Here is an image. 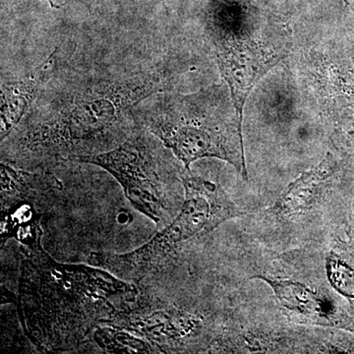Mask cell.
<instances>
[{
	"label": "cell",
	"mask_w": 354,
	"mask_h": 354,
	"mask_svg": "<svg viewBox=\"0 0 354 354\" xmlns=\"http://www.w3.org/2000/svg\"><path fill=\"white\" fill-rule=\"evenodd\" d=\"M272 286L277 297L286 308L317 325H330V309L318 295L307 286L292 281H279L258 276Z\"/></svg>",
	"instance_id": "cell-8"
},
{
	"label": "cell",
	"mask_w": 354,
	"mask_h": 354,
	"mask_svg": "<svg viewBox=\"0 0 354 354\" xmlns=\"http://www.w3.org/2000/svg\"><path fill=\"white\" fill-rule=\"evenodd\" d=\"M151 133L139 128L120 146L97 155L77 158L109 171L120 183L128 201L153 223L167 221V205L162 160Z\"/></svg>",
	"instance_id": "cell-5"
},
{
	"label": "cell",
	"mask_w": 354,
	"mask_h": 354,
	"mask_svg": "<svg viewBox=\"0 0 354 354\" xmlns=\"http://www.w3.org/2000/svg\"><path fill=\"white\" fill-rule=\"evenodd\" d=\"M158 85L153 75L88 84L59 100L60 104L32 124L21 147L38 157L71 162L113 150L134 130L133 109L155 94Z\"/></svg>",
	"instance_id": "cell-2"
},
{
	"label": "cell",
	"mask_w": 354,
	"mask_h": 354,
	"mask_svg": "<svg viewBox=\"0 0 354 354\" xmlns=\"http://www.w3.org/2000/svg\"><path fill=\"white\" fill-rule=\"evenodd\" d=\"M38 239L26 242L19 283V314L31 341L48 353L75 351L94 337L138 290L95 266L62 264Z\"/></svg>",
	"instance_id": "cell-1"
},
{
	"label": "cell",
	"mask_w": 354,
	"mask_h": 354,
	"mask_svg": "<svg viewBox=\"0 0 354 354\" xmlns=\"http://www.w3.org/2000/svg\"><path fill=\"white\" fill-rule=\"evenodd\" d=\"M209 29L216 62L232 101L242 118L247 97L258 81L283 58L247 26L218 23Z\"/></svg>",
	"instance_id": "cell-6"
},
{
	"label": "cell",
	"mask_w": 354,
	"mask_h": 354,
	"mask_svg": "<svg viewBox=\"0 0 354 354\" xmlns=\"http://www.w3.org/2000/svg\"><path fill=\"white\" fill-rule=\"evenodd\" d=\"M327 160L319 165L313 171L306 172L295 183H291L285 192L279 208L286 213H295L304 209L312 200L319 194L318 190L322 187V183L328 174Z\"/></svg>",
	"instance_id": "cell-9"
},
{
	"label": "cell",
	"mask_w": 354,
	"mask_h": 354,
	"mask_svg": "<svg viewBox=\"0 0 354 354\" xmlns=\"http://www.w3.org/2000/svg\"><path fill=\"white\" fill-rule=\"evenodd\" d=\"M180 178L185 200L171 225L136 250L123 254L92 253L88 262L128 283H137L160 267L179 244L208 234L225 221L241 215L218 184L193 176L189 169L181 172Z\"/></svg>",
	"instance_id": "cell-4"
},
{
	"label": "cell",
	"mask_w": 354,
	"mask_h": 354,
	"mask_svg": "<svg viewBox=\"0 0 354 354\" xmlns=\"http://www.w3.org/2000/svg\"><path fill=\"white\" fill-rule=\"evenodd\" d=\"M142 124L183 162L218 158L246 176L242 118L221 87L192 95H165L142 114Z\"/></svg>",
	"instance_id": "cell-3"
},
{
	"label": "cell",
	"mask_w": 354,
	"mask_h": 354,
	"mask_svg": "<svg viewBox=\"0 0 354 354\" xmlns=\"http://www.w3.org/2000/svg\"><path fill=\"white\" fill-rule=\"evenodd\" d=\"M57 50L28 75L1 86V141L13 131L57 69Z\"/></svg>",
	"instance_id": "cell-7"
}]
</instances>
